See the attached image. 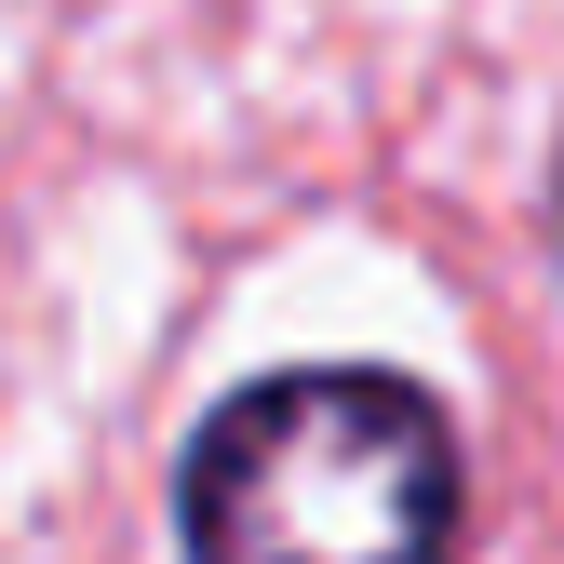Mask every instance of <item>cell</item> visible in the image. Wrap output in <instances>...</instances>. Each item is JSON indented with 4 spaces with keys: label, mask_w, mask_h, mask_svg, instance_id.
Wrapping results in <instances>:
<instances>
[{
    "label": "cell",
    "mask_w": 564,
    "mask_h": 564,
    "mask_svg": "<svg viewBox=\"0 0 564 564\" xmlns=\"http://www.w3.org/2000/svg\"><path fill=\"white\" fill-rule=\"evenodd\" d=\"M188 564H457L470 444L403 364H269L175 444Z\"/></svg>",
    "instance_id": "1"
},
{
    "label": "cell",
    "mask_w": 564,
    "mask_h": 564,
    "mask_svg": "<svg viewBox=\"0 0 564 564\" xmlns=\"http://www.w3.org/2000/svg\"><path fill=\"white\" fill-rule=\"evenodd\" d=\"M551 242H564V162H551Z\"/></svg>",
    "instance_id": "2"
}]
</instances>
